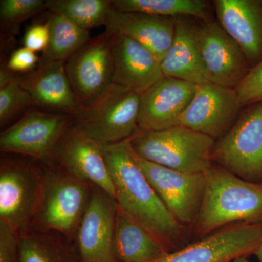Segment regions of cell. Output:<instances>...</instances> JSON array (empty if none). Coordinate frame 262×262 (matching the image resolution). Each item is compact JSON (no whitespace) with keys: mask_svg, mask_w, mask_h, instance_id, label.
<instances>
[{"mask_svg":"<svg viewBox=\"0 0 262 262\" xmlns=\"http://www.w3.org/2000/svg\"><path fill=\"white\" fill-rule=\"evenodd\" d=\"M206 189L195 222V241L239 222H262V184L248 182L213 163L206 172Z\"/></svg>","mask_w":262,"mask_h":262,"instance_id":"cell-2","label":"cell"},{"mask_svg":"<svg viewBox=\"0 0 262 262\" xmlns=\"http://www.w3.org/2000/svg\"><path fill=\"white\" fill-rule=\"evenodd\" d=\"M18 78L30 95L33 105L42 111L72 117L82 107L71 87L65 62L39 63Z\"/></svg>","mask_w":262,"mask_h":262,"instance_id":"cell-19","label":"cell"},{"mask_svg":"<svg viewBox=\"0 0 262 262\" xmlns=\"http://www.w3.org/2000/svg\"><path fill=\"white\" fill-rule=\"evenodd\" d=\"M230 262H250L248 257H239L235 258L233 261Z\"/></svg>","mask_w":262,"mask_h":262,"instance_id":"cell-35","label":"cell"},{"mask_svg":"<svg viewBox=\"0 0 262 262\" xmlns=\"http://www.w3.org/2000/svg\"><path fill=\"white\" fill-rule=\"evenodd\" d=\"M196 89L198 85L192 82L164 77L141 95L139 127L162 130L178 126Z\"/></svg>","mask_w":262,"mask_h":262,"instance_id":"cell-16","label":"cell"},{"mask_svg":"<svg viewBox=\"0 0 262 262\" xmlns=\"http://www.w3.org/2000/svg\"><path fill=\"white\" fill-rule=\"evenodd\" d=\"M243 108L235 90L210 82L199 84L179 125L216 141L233 126Z\"/></svg>","mask_w":262,"mask_h":262,"instance_id":"cell-14","label":"cell"},{"mask_svg":"<svg viewBox=\"0 0 262 262\" xmlns=\"http://www.w3.org/2000/svg\"><path fill=\"white\" fill-rule=\"evenodd\" d=\"M255 256L258 258V262H262V244L259 248H258L256 252L255 253Z\"/></svg>","mask_w":262,"mask_h":262,"instance_id":"cell-34","label":"cell"},{"mask_svg":"<svg viewBox=\"0 0 262 262\" xmlns=\"http://www.w3.org/2000/svg\"><path fill=\"white\" fill-rule=\"evenodd\" d=\"M50 40V24H37L29 27L24 34V47L34 53L46 51Z\"/></svg>","mask_w":262,"mask_h":262,"instance_id":"cell-31","label":"cell"},{"mask_svg":"<svg viewBox=\"0 0 262 262\" xmlns=\"http://www.w3.org/2000/svg\"><path fill=\"white\" fill-rule=\"evenodd\" d=\"M42 182V163L23 155L3 153L0 162V222L20 234L30 230Z\"/></svg>","mask_w":262,"mask_h":262,"instance_id":"cell-6","label":"cell"},{"mask_svg":"<svg viewBox=\"0 0 262 262\" xmlns=\"http://www.w3.org/2000/svg\"><path fill=\"white\" fill-rule=\"evenodd\" d=\"M77 178L97 186L115 198V188L103 146L72 124L58 143L53 163Z\"/></svg>","mask_w":262,"mask_h":262,"instance_id":"cell-15","label":"cell"},{"mask_svg":"<svg viewBox=\"0 0 262 262\" xmlns=\"http://www.w3.org/2000/svg\"><path fill=\"white\" fill-rule=\"evenodd\" d=\"M16 76L14 75L13 72L9 70L7 64L1 66V71H0V89L6 86Z\"/></svg>","mask_w":262,"mask_h":262,"instance_id":"cell-33","label":"cell"},{"mask_svg":"<svg viewBox=\"0 0 262 262\" xmlns=\"http://www.w3.org/2000/svg\"><path fill=\"white\" fill-rule=\"evenodd\" d=\"M0 262H20V233L3 222H0Z\"/></svg>","mask_w":262,"mask_h":262,"instance_id":"cell-30","label":"cell"},{"mask_svg":"<svg viewBox=\"0 0 262 262\" xmlns=\"http://www.w3.org/2000/svg\"><path fill=\"white\" fill-rule=\"evenodd\" d=\"M215 141L181 125L162 130L139 127L129 139L131 149L143 159L188 173H205L211 168Z\"/></svg>","mask_w":262,"mask_h":262,"instance_id":"cell-3","label":"cell"},{"mask_svg":"<svg viewBox=\"0 0 262 262\" xmlns=\"http://www.w3.org/2000/svg\"><path fill=\"white\" fill-rule=\"evenodd\" d=\"M46 9L43 0H1L0 19L2 26L14 30L20 24Z\"/></svg>","mask_w":262,"mask_h":262,"instance_id":"cell-28","label":"cell"},{"mask_svg":"<svg viewBox=\"0 0 262 262\" xmlns=\"http://www.w3.org/2000/svg\"><path fill=\"white\" fill-rule=\"evenodd\" d=\"M111 42L113 84L141 95L165 77L159 60L140 43L119 34H111Z\"/></svg>","mask_w":262,"mask_h":262,"instance_id":"cell-17","label":"cell"},{"mask_svg":"<svg viewBox=\"0 0 262 262\" xmlns=\"http://www.w3.org/2000/svg\"><path fill=\"white\" fill-rule=\"evenodd\" d=\"M177 19L145 13H125L112 8L105 27L108 33L122 34L140 43L161 63L173 42Z\"/></svg>","mask_w":262,"mask_h":262,"instance_id":"cell-20","label":"cell"},{"mask_svg":"<svg viewBox=\"0 0 262 262\" xmlns=\"http://www.w3.org/2000/svg\"><path fill=\"white\" fill-rule=\"evenodd\" d=\"M262 244V222L227 226L155 262H230L254 255Z\"/></svg>","mask_w":262,"mask_h":262,"instance_id":"cell-10","label":"cell"},{"mask_svg":"<svg viewBox=\"0 0 262 262\" xmlns=\"http://www.w3.org/2000/svg\"><path fill=\"white\" fill-rule=\"evenodd\" d=\"M40 58L36 53L26 47H21L13 52L7 66L13 72L28 73L39 65Z\"/></svg>","mask_w":262,"mask_h":262,"instance_id":"cell-32","label":"cell"},{"mask_svg":"<svg viewBox=\"0 0 262 262\" xmlns=\"http://www.w3.org/2000/svg\"><path fill=\"white\" fill-rule=\"evenodd\" d=\"M141 94L113 84L99 97L82 106L72 124L102 146L130 139L139 128Z\"/></svg>","mask_w":262,"mask_h":262,"instance_id":"cell-5","label":"cell"},{"mask_svg":"<svg viewBox=\"0 0 262 262\" xmlns=\"http://www.w3.org/2000/svg\"><path fill=\"white\" fill-rule=\"evenodd\" d=\"M119 208L152 234L169 253L192 242L190 229L168 211L136 162L129 139L103 146Z\"/></svg>","mask_w":262,"mask_h":262,"instance_id":"cell-1","label":"cell"},{"mask_svg":"<svg viewBox=\"0 0 262 262\" xmlns=\"http://www.w3.org/2000/svg\"><path fill=\"white\" fill-rule=\"evenodd\" d=\"M20 262H82L75 239L54 231L20 234Z\"/></svg>","mask_w":262,"mask_h":262,"instance_id":"cell-23","label":"cell"},{"mask_svg":"<svg viewBox=\"0 0 262 262\" xmlns=\"http://www.w3.org/2000/svg\"><path fill=\"white\" fill-rule=\"evenodd\" d=\"M33 105L29 93L22 87L18 77L0 89V126L6 127L18 114Z\"/></svg>","mask_w":262,"mask_h":262,"instance_id":"cell-27","label":"cell"},{"mask_svg":"<svg viewBox=\"0 0 262 262\" xmlns=\"http://www.w3.org/2000/svg\"><path fill=\"white\" fill-rule=\"evenodd\" d=\"M234 90L243 107L262 101V61L250 69Z\"/></svg>","mask_w":262,"mask_h":262,"instance_id":"cell-29","label":"cell"},{"mask_svg":"<svg viewBox=\"0 0 262 262\" xmlns=\"http://www.w3.org/2000/svg\"><path fill=\"white\" fill-rule=\"evenodd\" d=\"M112 8L108 0H48L46 9L90 30L105 26Z\"/></svg>","mask_w":262,"mask_h":262,"instance_id":"cell-26","label":"cell"},{"mask_svg":"<svg viewBox=\"0 0 262 262\" xmlns=\"http://www.w3.org/2000/svg\"><path fill=\"white\" fill-rule=\"evenodd\" d=\"M211 158L239 178L262 184V101L243 108L233 126L215 141Z\"/></svg>","mask_w":262,"mask_h":262,"instance_id":"cell-7","label":"cell"},{"mask_svg":"<svg viewBox=\"0 0 262 262\" xmlns=\"http://www.w3.org/2000/svg\"><path fill=\"white\" fill-rule=\"evenodd\" d=\"M112 8L125 13H140L169 18L194 17L212 20L211 4L205 0H113Z\"/></svg>","mask_w":262,"mask_h":262,"instance_id":"cell-24","label":"cell"},{"mask_svg":"<svg viewBox=\"0 0 262 262\" xmlns=\"http://www.w3.org/2000/svg\"><path fill=\"white\" fill-rule=\"evenodd\" d=\"M118 204L116 199L96 185L91 194L75 237L82 262H117L114 239Z\"/></svg>","mask_w":262,"mask_h":262,"instance_id":"cell-11","label":"cell"},{"mask_svg":"<svg viewBox=\"0 0 262 262\" xmlns=\"http://www.w3.org/2000/svg\"><path fill=\"white\" fill-rule=\"evenodd\" d=\"M72 124V117L30 108L0 134L2 153L23 155L52 164L58 143Z\"/></svg>","mask_w":262,"mask_h":262,"instance_id":"cell-8","label":"cell"},{"mask_svg":"<svg viewBox=\"0 0 262 262\" xmlns=\"http://www.w3.org/2000/svg\"><path fill=\"white\" fill-rule=\"evenodd\" d=\"M219 24L244 53L250 69L262 61V0H215Z\"/></svg>","mask_w":262,"mask_h":262,"instance_id":"cell-18","label":"cell"},{"mask_svg":"<svg viewBox=\"0 0 262 262\" xmlns=\"http://www.w3.org/2000/svg\"><path fill=\"white\" fill-rule=\"evenodd\" d=\"M71 87L81 106L99 97L113 84L111 34L91 39L65 62Z\"/></svg>","mask_w":262,"mask_h":262,"instance_id":"cell-12","label":"cell"},{"mask_svg":"<svg viewBox=\"0 0 262 262\" xmlns=\"http://www.w3.org/2000/svg\"><path fill=\"white\" fill-rule=\"evenodd\" d=\"M48 20L50 40L39 63L66 62L91 39L89 30L81 28L61 15L51 13Z\"/></svg>","mask_w":262,"mask_h":262,"instance_id":"cell-25","label":"cell"},{"mask_svg":"<svg viewBox=\"0 0 262 262\" xmlns=\"http://www.w3.org/2000/svg\"><path fill=\"white\" fill-rule=\"evenodd\" d=\"M165 77L199 85L208 83V75L196 39V25L186 17H179L171 46L161 61Z\"/></svg>","mask_w":262,"mask_h":262,"instance_id":"cell-21","label":"cell"},{"mask_svg":"<svg viewBox=\"0 0 262 262\" xmlns=\"http://www.w3.org/2000/svg\"><path fill=\"white\" fill-rule=\"evenodd\" d=\"M91 185L55 164L42 163V182L30 229L54 231L75 239Z\"/></svg>","mask_w":262,"mask_h":262,"instance_id":"cell-4","label":"cell"},{"mask_svg":"<svg viewBox=\"0 0 262 262\" xmlns=\"http://www.w3.org/2000/svg\"><path fill=\"white\" fill-rule=\"evenodd\" d=\"M168 253L152 234L118 208L114 239L117 262H155Z\"/></svg>","mask_w":262,"mask_h":262,"instance_id":"cell-22","label":"cell"},{"mask_svg":"<svg viewBox=\"0 0 262 262\" xmlns=\"http://www.w3.org/2000/svg\"><path fill=\"white\" fill-rule=\"evenodd\" d=\"M196 39L210 83L235 89L250 70L238 45L213 20L196 25Z\"/></svg>","mask_w":262,"mask_h":262,"instance_id":"cell-13","label":"cell"},{"mask_svg":"<svg viewBox=\"0 0 262 262\" xmlns=\"http://www.w3.org/2000/svg\"><path fill=\"white\" fill-rule=\"evenodd\" d=\"M134 158L168 211L190 229L203 204L206 189L205 173H188L147 161L133 151Z\"/></svg>","mask_w":262,"mask_h":262,"instance_id":"cell-9","label":"cell"}]
</instances>
